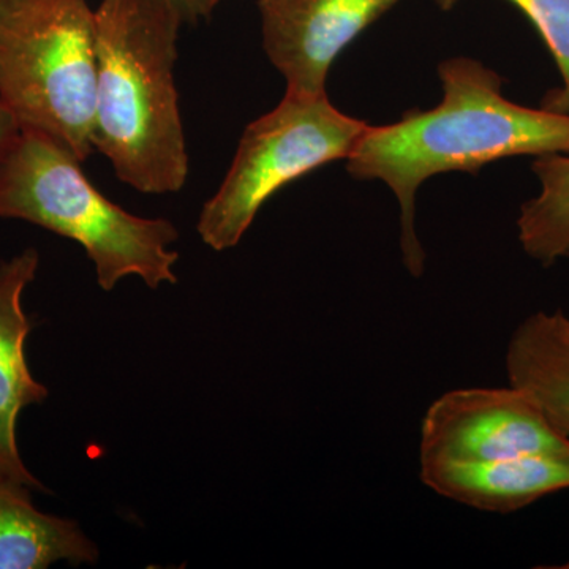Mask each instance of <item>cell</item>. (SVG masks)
Returning a JSON list of instances; mask_svg holds the SVG:
<instances>
[{
  "label": "cell",
  "instance_id": "2e32d148",
  "mask_svg": "<svg viewBox=\"0 0 569 569\" xmlns=\"http://www.w3.org/2000/svg\"><path fill=\"white\" fill-rule=\"evenodd\" d=\"M436 2L441 7V9L449 10L451 7H455L459 0H436Z\"/></svg>",
  "mask_w": 569,
  "mask_h": 569
},
{
  "label": "cell",
  "instance_id": "e0dca14e",
  "mask_svg": "<svg viewBox=\"0 0 569 569\" xmlns=\"http://www.w3.org/2000/svg\"><path fill=\"white\" fill-rule=\"evenodd\" d=\"M176 3H178V7H179V0H174Z\"/></svg>",
  "mask_w": 569,
  "mask_h": 569
},
{
  "label": "cell",
  "instance_id": "52a82bcc",
  "mask_svg": "<svg viewBox=\"0 0 569 569\" xmlns=\"http://www.w3.org/2000/svg\"><path fill=\"white\" fill-rule=\"evenodd\" d=\"M400 0H258L263 47L287 92L323 96L332 63Z\"/></svg>",
  "mask_w": 569,
  "mask_h": 569
},
{
  "label": "cell",
  "instance_id": "9c48e42d",
  "mask_svg": "<svg viewBox=\"0 0 569 569\" xmlns=\"http://www.w3.org/2000/svg\"><path fill=\"white\" fill-rule=\"evenodd\" d=\"M419 478L448 500L479 511L511 515L569 489V452L520 456L479 466H419Z\"/></svg>",
  "mask_w": 569,
  "mask_h": 569
},
{
  "label": "cell",
  "instance_id": "6da1fadb",
  "mask_svg": "<svg viewBox=\"0 0 569 569\" xmlns=\"http://www.w3.org/2000/svg\"><path fill=\"white\" fill-rule=\"evenodd\" d=\"M443 99L389 126H369L347 159L358 181H381L400 206V250L407 271L425 272L415 213L419 187L437 174L477 173L511 157L569 152V114L523 107L501 92L503 78L471 58L438 67Z\"/></svg>",
  "mask_w": 569,
  "mask_h": 569
},
{
  "label": "cell",
  "instance_id": "7c38bea8",
  "mask_svg": "<svg viewBox=\"0 0 569 569\" xmlns=\"http://www.w3.org/2000/svg\"><path fill=\"white\" fill-rule=\"evenodd\" d=\"M539 193L520 206L518 236L523 252L539 264L569 257V152L535 157Z\"/></svg>",
  "mask_w": 569,
  "mask_h": 569
},
{
  "label": "cell",
  "instance_id": "7a4b0ae2",
  "mask_svg": "<svg viewBox=\"0 0 569 569\" xmlns=\"http://www.w3.org/2000/svg\"><path fill=\"white\" fill-rule=\"evenodd\" d=\"M174 0H103L96 10L93 148L141 193H176L189 153L174 81Z\"/></svg>",
  "mask_w": 569,
  "mask_h": 569
},
{
  "label": "cell",
  "instance_id": "30bf717a",
  "mask_svg": "<svg viewBox=\"0 0 569 569\" xmlns=\"http://www.w3.org/2000/svg\"><path fill=\"white\" fill-rule=\"evenodd\" d=\"M508 381L538 403L569 438V317L563 310L531 313L515 329L505 356Z\"/></svg>",
  "mask_w": 569,
  "mask_h": 569
},
{
  "label": "cell",
  "instance_id": "3957f363",
  "mask_svg": "<svg viewBox=\"0 0 569 569\" xmlns=\"http://www.w3.org/2000/svg\"><path fill=\"white\" fill-rule=\"evenodd\" d=\"M80 163L51 138L20 130L0 157V219L24 220L78 242L104 291L130 276L149 288L178 282L179 254L170 249L179 238L174 224L111 203Z\"/></svg>",
  "mask_w": 569,
  "mask_h": 569
},
{
  "label": "cell",
  "instance_id": "5bb4252c",
  "mask_svg": "<svg viewBox=\"0 0 569 569\" xmlns=\"http://www.w3.org/2000/svg\"><path fill=\"white\" fill-rule=\"evenodd\" d=\"M20 130V123L17 122L14 116L3 104H0V157L7 151Z\"/></svg>",
  "mask_w": 569,
  "mask_h": 569
},
{
  "label": "cell",
  "instance_id": "8fae6325",
  "mask_svg": "<svg viewBox=\"0 0 569 569\" xmlns=\"http://www.w3.org/2000/svg\"><path fill=\"white\" fill-rule=\"evenodd\" d=\"M31 489L0 482V569L78 567L99 560V549L74 520L33 507Z\"/></svg>",
  "mask_w": 569,
  "mask_h": 569
},
{
  "label": "cell",
  "instance_id": "277c9868",
  "mask_svg": "<svg viewBox=\"0 0 569 569\" xmlns=\"http://www.w3.org/2000/svg\"><path fill=\"white\" fill-rule=\"evenodd\" d=\"M96 63L88 0H0V104L80 162L93 151Z\"/></svg>",
  "mask_w": 569,
  "mask_h": 569
},
{
  "label": "cell",
  "instance_id": "9a60e30c",
  "mask_svg": "<svg viewBox=\"0 0 569 569\" xmlns=\"http://www.w3.org/2000/svg\"><path fill=\"white\" fill-rule=\"evenodd\" d=\"M219 2L220 0H179V9L183 20H197L208 17Z\"/></svg>",
  "mask_w": 569,
  "mask_h": 569
},
{
  "label": "cell",
  "instance_id": "ba28073f",
  "mask_svg": "<svg viewBox=\"0 0 569 569\" xmlns=\"http://www.w3.org/2000/svg\"><path fill=\"white\" fill-rule=\"evenodd\" d=\"M39 264L36 249L0 261V482L47 492L22 462L17 443L21 411L44 402L50 395L32 377L26 359V340L33 323L22 309V293L36 279Z\"/></svg>",
  "mask_w": 569,
  "mask_h": 569
},
{
  "label": "cell",
  "instance_id": "4fadbf2b",
  "mask_svg": "<svg viewBox=\"0 0 569 569\" xmlns=\"http://www.w3.org/2000/svg\"><path fill=\"white\" fill-rule=\"evenodd\" d=\"M537 29L560 71L561 86L546 93L542 108L569 114V0H507Z\"/></svg>",
  "mask_w": 569,
  "mask_h": 569
},
{
  "label": "cell",
  "instance_id": "8992f818",
  "mask_svg": "<svg viewBox=\"0 0 569 569\" xmlns=\"http://www.w3.org/2000/svg\"><path fill=\"white\" fill-rule=\"evenodd\" d=\"M569 452L538 403L522 389H452L422 419L419 466H479L529 455Z\"/></svg>",
  "mask_w": 569,
  "mask_h": 569
},
{
  "label": "cell",
  "instance_id": "5b68a950",
  "mask_svg": "<svg viewBox=\"0 0 569 569\" xmlns=\"http://www.w3.org/2000/svg\"><path fill=\"white\" fill-rule=\"evenodd\" d=\"M369 123L351 118L323 96L284 93L274 110L250 122L230 171L204 204L198 234L206 246L233 249L258 211L288 183L348 159Z\"/></svg>",
  "mask_w": 569,
  "mask_h": 569
}]
</instances>
